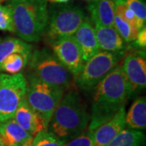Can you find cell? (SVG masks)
<instances>
[{
	"mask_svg": "<svg viewBox=\"0 0 146 146\" xmlns=\"http://www.w3.org/2000/svg\"><path fill=\"white\" fill-rule=\"evenodd\" d=\"M31 54H11L0 63V71L9 75L20 73L25 68Z\"/></svg>",
	"mask_w": 146,
	"mask_h": 146,
	"instance_id": "ffe728a7",
	"label": "cell"
},
{
	"mask_svg": "<svg viewBox=\"0 0 146 146\" xmlns=\"http://www.w3.org/2000/svg\"><path fill=\"white\" fill-rule=\"evenodd\" d=\"M115 3V12L122 18H123L129 24L136 26L140 30L139 22L134 12L131 10L124 2V0H114Z\"/></svg>",
	"mask_w": 146,
	"mask_h": 146,
	"instance_id": "603a6c76",
	"label": "cell"
},
{
	"mask_svg": "<svg viewBox=\"0 0 146 146\" xmlns=\"http://www.w3.org/2000/svg\"><path fill=\"white\" fill-rule=\"evenodd\" d=\"M124 55L123 51H99L88 61L84 62L82 69L75 76L76 83L80 88L89 91L110 72L119 64Z\"/></svg>",
	"mask_w": 146,
	"mask_h": 146,
	"instance_id": "8992f818",
	"label": "cell"
},
{
	"mask_svg": "<svg viewBox=\"0 0 146 146\" xmlns=\"http://www.w3.org/2000/svg\"><path fill=\"white\" fill-rule=\"evenodd\" d=\"M64 93L63 89L43 82L31 73L29 75L25 99L41 117L46 129Z\"/></svg>",
	"mask_w": 146,
	"mask_h": 146,
	"instance_id": "277c9868",
	"label": "cell"
},
{
	"mask_svg": "<svg viewBox=\"0 0 146 146\" xmlns=\"http://www.w3.org/2000/svg\"><path fill=\"white\" fill-rule=\"evenodd\" d=\"M13 119L33 136L46 130L41 117L28 105L25 98L16 110Z\"/></svg>",
	"mask_w": 146,
	"mask_h": 146,
	"instance_id": "5bb4252c",
	"label": "cell"
},
{
	"mask_svg": "<svg viewBox=\"0 0 146 146\" xmlns=\"http://www.w3.org/2000/svg\"><path fill=\"white\" fill-rule=\"evenodd\" d=\"M0 137L4 146L29 145L33 138L13 119L0 122Z\"/></svg>",
	"mask_w": 146,
	"mask_h": 146,
	"instance_id": "4fadbf2b",
	"label": "cell"
},
{
	"mask_svg": "<svg viewBox=\"0 0 146 146\" xmlns=\"http://www.w3.org/2000/svg\"><path fill=\"white\" fill-rule=\"evenodd\" d=\"M94 31L100 49L104 51H123L125 42L114 27L94 25Z\"/></svg>",
	"mask_w": 146,
	"mask_h": 146,
	"instance_id": "9a60e30c",
	"label": "cell"
},
{
	"mask_svg": "<svg viewBox=\"0 0 146 146\" xmlns=\"http://www.w3.org/2000/svg\"><path fill=\"white\" fill-rule=\"evenodd\" d=\"M135 44L138 48L145 50L146 46V29L145 27H144L143 29H141L139 34L137 36V38L135 40Z\"/></svg>",
	"mask_w": 146,
	"mask_h": 146,
	"instance_id": "4316f807",
	"label": "cell"
},
{
	"mask_svg": "<svg viewBox=\"0 0 146 146\" xmlns=\"http://www.w3.org/2000/svg\"><path fill=\"white\" fill-rule=\"evenodd\" d=\"M2 2H4V0H0V3H1Z\"/></svg>",
	"mask_w": 146,
	"mask_h": 146,
	"instance_id": "f546056e",
	"label": "cell"
},
{
	"mask_svg": "<svg viewBox=\"0 0 146 146\" xmlns=\"http://www.w3.org/2000/svg\"><path fill=\"white\" fill-rule=\"evenodd\" d=\"M51 2V3H68L70 0H47V2Z\"/></svg>",
	"mask_w": 146,
	"mask_h": 146,
	"instance_id": "83f0119b",
	"label": "cell"
},
{
	"mask_svg": "<svg viewBox=\"0 0 146 146\" xmlns=\"http://www.w3.org/2000/svg\"><path fill=\"white\" fill-rule=\"evenodd\" d=\"M0 30L14 33L11 12L7 5L0 4Z\"/></svg>",
	"mask_w": 146,
	"mask_h": 146,
	"instance_id": "484cf974",
	"label": "cell"
},
{
	"mask_svg": "<svg viewBox=\"0 0 146 146\" xmlns=\"http://www.w3.org/2000/svg\"><path fill=\"white\" fill-rule=\"evenodd\" d=\"M122 67L131 94L140 92L146 86V59L145 50L129 53L123 59Z\"/></svg>",
	"mask_w": 146,
	"mask_h": 146,
	"instance_id": "30bf717a",
	"label": "cell"
},
{
	"mask_svg": "<svg viewBox=\"0 0 146 146\" xmlns=\"http://www.w3.org/2000/svg\"><path fill=\"white\" fill-rule=\"evenodd\" d=\"M0 146H4L3 143V141H2V139H1V137H0Z\"/></svg>",
	"mask_w": 146,
	"mask_h": 146,
	"instance_id": "f1b7e54d",
	"label": "cell"
},
{
	"mask_svg": "<svg viewBox=\"0 0 146 146\" xmlns=\"http://www.w3.org/2000/svg\"><path fill=\"white\" fill-rule=\"evenodd\" d=\"M33 46L21 38L8 37L0 42V63L11 54H31Z\"/></svg>",
	"mask_w": 146,
	"mask_h": 146,
	"instance_id": "d6986e66",
	"label": "cell"
},
{
	"mask_svg": "<svg viewBox=\"0 0 146 146\" xmlns=\"http://www.w3.org/2000/svg\"><path fill=\"white\" fill-rule=\"evenodd\" d=\"M14 33L26 42H37L46 35L47 0H9Z\"/></svg>",
	"mask_w": 146,
	"mask_h": 146,
	"instance_id": "3957f363",
	"label": "cell"
},
{
	"mask_svg": "<svg viewBox=\"0 0 146 146\" xmlns=\"http://www.w3.org/2000/svg\"><path fill=\"white\" fill-rule=\"evenodd\" d=\"M28 63L32 75L43 82L64 91L70 87L72 74L50 50L43 48L32 51Z\"/></svg>",
	"mask_w": 146,
	"mask_h": 146,
	"instance_id": "5b68a950",
	"label": "cell"
},
{
	"mask_svg": "<svg viewBox=\"0 0 146 146\" xmlns=\"http://www.w3.org/2000/svg\"><path fill=\"white\" fill-rule=\"evenodd\" d=\"M125 107H121L108 121L94 130V146H105L126 127Z\"/></svg>",
	"mask_w": 146,
	"mask_h": 146,
	"instance_id": "8fae6325",
	"label": "cell"
},
{
	"mask_svg": "<svg viewBox=\"0 0 146 146\" xmlns=\"http://www.w3.org/2000/svg\"><path fill=\"white\" fill-rule=\"evenodd\" d=\"M94 1H97V0H94Z\"/></svg>",
	"mask_w": 146,
	"mask_h": 146,
	"instance_id": "1f68e13d",
	"label": "cell"
},
{
	"mask_svg": "<svg viewBox=\"0 0 146 146\" xmlns=\"http://www.w3.org/2000/svg\"><path fill=\"white\" fill-rule=\"evenodd\" d=\"M95 87L88 127L93 131L111 119L121 107L124 106L131 95L122 64H118Z\"/></svg>",
	"mask_w": 146,
	"mask_h": 146,
	"instance_id": "6da1fadb",
	"label": "cell"
},
{
	"mask_svg": "<svg viewBox=\"0 0 146 146\" xmlns=\"http://www.w3.org/2000/svg\"><path fill=\"white\" fill-rule=\"evenodd\" d=\"M145 135L139 130L123 129L105 146H144Z\"/></svg>",
	"mask_w": 146,
	"mask_h": 146,
	"instance_id": "ac0fdd59",
	"label": "cell"
},
{
	"mask_svg": "<svg viewBox=\"0 0 146 146\" xmlns=\"http://www.w3.org/2000/svg\"><path fill=\"white\" fill-rule=\"evenodd\" d=\"M73 36L80 49L84 62L88 61L90 58L99 52L100 48L97 41L94 27L92 25L89 18L86 17L84 19L78 29L73 34Z\"/></svg>",
	"mask_w": 146,
	"mask_h": 146,
	"instance_id": "7c38bea8",
	"label": "cell"
},
{
	"mask_svg": "<svg viewBox=\"0 0 146 146\" xmlns=\"http://www.w3.org/2000/svg\"><path fill=\"white\" fill-rule=\"evenodd\" d=\"M86 18L84 11L71 4L58 6L48 11L46 37L48 41L72 36Z\"/></svg>",
	"mask_w": 146,
	"mask_h": 146,
	"instance_id": "52a82bcc",
	"label": "cell"
},
{
	"mask_svg": "<svg viewBox=\"0 0 146 146\" xmlns=\"http://www.w3.org/2000/svg\"><path fill=\"white\" fill-rule=\"evenodd\" d=\"M26 86L27 80L21 72L15 75L0 74V122L14 118L25 98Z\"/></svg>",
	"mask_w": 146,
	"mask_h": 146,
	"instance_id": "ba28073f",
	"label": "cell"
},
{
	"mask_svg": "<svg viewBox=\"0 0 146 146\" xmlns=\"http://www.w3.org/2000/svg\"><path fill=\"white\" fill-rule=\"evenodd\" d=\"M126 4L134 12L139 22L140 30L145 27L146 5L144 0H124Z\"/></svg>",
	"mask_w": 146,
	"mask_h": 146,
	"instance_id": "cb8c5ba5",
	"label": "cell"
},
{
	"mask_svg": "<svg viewBox=\"0 0 146 146\" xmlns=\"http://www.w3.org/2000/svg\"><path fill=\"white\" fill-rule=\"evenodd\" d=\"M26 146H31V145H26Z\"/></svg>",
	"mask_w": 146,
	"mask_h": 146,
	"instance_id": "4dcf8cb0",
	"label": "cell"
},
{
	"mask_svg": "<svg viewBox=\"0 0 146 146\" xmlns=\"http://www.w3.org/2000/svg\"><path fill=\"white\" fill-rule=\"evenodd\" d=\"M53 53L73 76H76L84 66L83 57L74 36L58 37L48 41Z\"/></svg>",
	"mask_w": 146,
	"mask_h": 146,
	"instance_id": "9c48e42d",
	"label": "cell"
},
{
	"mask_svg": "<svg viewBox=\"0 0 146 146\" xmlns=\"http://www.w3.org/2000/svg\"><path fill=\"white\" fill-rule=\"evenodd\" d=\"M113 27L117 30L121 37L126 42L135 41L140 32L137 27L133 26L132 25L129 24L118 14H115Z\"/></svg>",
	"mask_w": 146,
	"mask_h": 146,
	"instance_id": "44dd1931",
	"label": "cell"
},
{
	"mask_svg": "<svg viewBox=\"0 0 146 146\" xmlns=\"http://www.w3.org/2000/svg\"><path fill=\"white\" fill-rule=\"evenodd\" d=\"M126 125L128 129L145 130L146 127V98L140 97L131 106L126 115Z\"/></svg>",
	"mask_w": 146,
	"mask_h": 146,
	"instance_id": "e0dca14e",
	"label": "cell"
},
{
	"mask_svg": "<svg viewBox=\"0 0 146 146\" xmlns=\"http://www.w3.org/2000/svg\"><path fill=\"white\" fill-rule=\"evenodd\" d=\"M4 1H7V0H4Z\"/></svg>",
	"mask_w": 146,
	"mask_h": 146,
	"instance_id": "d6a6232c",
	"label": "cell"
},
{
	"mask_svg": "<svg viewBox=\"0 0 146 146\" xmlns=\"http://www.w3.org/2000/svg\"><path fill=\"white\" fill-rule=\"evenodd\" d=\"M90 115L76 89H69L54 110L47 130L64 143L76 137L89 127Z\"/></svg>",
	"mask_w": 146,
	"mask_h": 146,
	"instance_id": "7a4b0ae2",
	"label": "cell"
},
{
	"mask_svg": "<svg viewBox=\"0 0 146 146\" xmlns=\"http://www.w3.org/2000/svg\"><path fill=\"white\" fill-rule=\"evenodd\" d=\"M91 20L94 25L101 26H114L115 3L114 0H97L89 6Z\"/></svg>",
	"mask_w": 146,
	"mask_h": 146,
	"instance_id": "2e32d148",
	"label": "cell"
},
{
	"mask_svg": "<svg viewBox=\"0 0 146 146\" xmlns=\"http://www.w3.org/2000/svg\"><path fill=\"white\" fill-rule=\"evenodd\" d=\"M65 143L50 131L43 130L33 136L31 146H64Z\"/></svg>",
	"mask_w": 146,
	"mask_h": 146,
	"instance_id": "7402d4cb",
	"label": "cell"
},
{
	"mask_svg": "<svg viewBox=\"0 0 146 146\" xmlns=\"http://www.w3.org/2000/svg\"><path fill=\"white\" fill-rule=\"evenodd\" d=\"M94 131L87 128L76 137L67 141L64 146H94Z\"/></svg>",
	"mask_w": 146,
	"mask_h": 146,
	"instance_id": "d4e9b609",
	"label": "cell"
}]
</instances>
